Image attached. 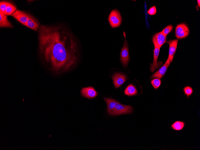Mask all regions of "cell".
<instances>
[{
	"label": "cell",
	"mask_w": 200,
	"mask_h": 150,
	"mask_svg": "<svg viewBox=\"0 0 200 150\" xmlns=\"http://www.w3.org/2000/svg\"><path fill=\"white\" fill-rule=\"evenodd\" d=\"M108 21L112 28L117 27L120 25L122 18L118 10L115 9L111 11L108 17Z\"/></svg>",
	"instance_id": "obj_2"
},
{
	"label": "cell",
	"mask_w": 200,
	"mask_h": 150,
	"mask_svg": "<svg viewBox=\"0 0 200 150\" xmlns=\"http://www.w3.org/2000/svg\"><path fill=\"white\" fill-rule=\"evenodd\" d=\"M120 60L124 67H126L129 60L128 48L127 41L125 40L120 52Z\"/></svg>",
	"instance_id": "obj_5"
},
{
	"label": "cell",
	"mask_w": 200,
	"mask_h": 150,
	"mask_svg": "<svg viewBox=\"0 0 200 150\" xmlns=\"http://www.w3.org/2000/svg\"><path fill=\"white\" fill-rule=\"evenodd\" d=\"M107 104V111L110 115H111L118 101L110 98H103Z\"/></svg>",
	"instance_id": "obj_13"
},
{
	"label": "cell",
	"mask_w": 200,
	"mask_h": 150,
	"mask_svg": "<svg viewBox=\"0 0 200 150\" xmlns=\"http://www.w3.org/2000/svg\"><path fill=\"white\" fill-rule=\"evenodd\" d=\"M189 30L187 26L183 23L178 25L175 28V36L178 39L185 38L188 35Z\"/></svg>",
	"instance_id": "obj_4"
},
{
	"label": "cell",
	"mask_w": 200,
	"mask_h": 150,
	"mask_svg": "<svg viewBox=\"0 0 200 150\" xmlns=\"http://www.w3.org/2000/svg\"><path fill=\"white\" fill-rule=\"evenodd\" d=\"M160 48H155L154 51V58L153 63L150 65V69L151 72H154L156 69L159 68L162 65L161 61L157 62V58L159 55Z\"/></svg>",
	"instance_id": "obj_10"
},
{
	"label": "cell",
	"mask_w": 200,
	"mask_h": 150,
	"mask_svg": "<svg viewBox=\"0 0 200 150\" xmlns=\"http://www.w3.org/2000/svg\"><path fill=\"white\" fill-rule=\"evenodd\" d=\"M157 12V10L156 7L153 6L151 7L148 10V13L151 15H152L155 14Z\"/></svg>",
	"instance_id": "obj_23"
},
{
	"label": "cell",
	"mask_w": 200,
	"mask_h": 150,
	"mask_svg": "<svg viewBox=\"0 0 200 150\" xmlns=\"http://www.w3.org/2000/svg\"><path fill=\"white\" fill-rule=\"evenodd\" d=\"M137 91L135 87L132 84L128 85L124 91L125 95L129 96L135 95L137 94Z\"/></svg>",
	"instance_id": "obj_16"
},
{
	"label": "cell",
	"mask_w": 200,
	"mask_h": 150,
	"mask_svg": "<svg viewBox=\"0 0 200 150\" xmlns=\"http://www.w3.org/2000/svg\"><path fill=\"white\" fill-rule=\"evenodd\" d=\"M81 93L84 97L88 99L94 98L98 94L95 89L91 86L82 88Z\"/></svg>",
	"instance_id": "obj_9"
},
{
	"label": "cell",
	"mask_w": 200,
	"mask_h": 150,
	"mask_svg": "<svg viewBox=\"0 0 200 150\" xmlns=\"http://www.w3.org/2000/svg\"><path fill=\"white\" fill-rule=\"evenodd\" d=\"M173 28L172 25H169L165 27L161 32L164 36H166L172 31Z\"/></svg>",
	"instance_id": "obj_21"
},
{
	"label": "cell",
	"mask_w": 200,
	"mask_h": 150,
	"mask_svg": "<svg viewBox=\"0 0 200 150\" xmlns=\"http://www.w3.org/2000/svg\"><path fill=\"white\" fill-rule=\"evenodd\" d=\"M184 92L186 95L189 97L193 93V90L191 87L189 86H186L183 89Z\"/></svg>",
	"instance_id": "obj_22"
},
{
	"label": "cell",
	"mask_w": 200,
	"mask_h": 150,
	"mask_svg": "<svg viewBox=\"0 0 200 150\" xmlns=\"http://www.w3.org/2000/svg\"><path fill=\"white\" fill-rule=\"evenodd\" d=\"M25 26L33 30L36 31L39 27V23L36 19L30 15Z\"/></svg>",
	"instance_id": "obj_14"
},
{
	"label": "cell",
	"mask_w": 200,
	"mask_h": 150,
	"mask_svg": "<svg viewBox=\"0 0 200 150\" xmlns=\"http://www.w3.org/2000/svg\"><path fill=\"white\" fill-rule=\"evenodd\" d=\"M170 63V59L168 57L165 63L159 70L151 76V78H156L160 79L163 77L166 73Z\"/></svg>",
	"instance_id": "obj_11"
},
{
	"label": "cell",
	"mask_w": 200,
	"mask_h": 150,
	"mask_svg": "<svg viewBox=\"0 0 200 150\" xmlns=\"http://www.w3.org/2000/svg\"><path fill=\"white\" fill-rule=\"evenodd\" d=\"M39 34L41 52L54 70H67L75 64L77 44L68 29L62 26L41 25Z\"/></svg>",
	"instance_id": "obj_1"
},
{
	"label": "cell",
	"mask_w": 200,
	"mask_h": 150,
	"mask_svg": "<svg viewBox=\"0 0 200 150\" xmlns=\"http://www.w3.org/2000/svg\"><path fill=\"white\" fill-rule=\"evenodd\" d=\"M132 111V108L131 105H124L118 101L111 115L113 116L131 113Z\"/></svg>",
	"instance_id": "obj_3"
},
{
	"label": "cell",
	"mask_w": 200,
	"mask_h": 150,
	"mask_svg": "<svg viewBox=\"0 0 200 150\" xmlns=\"http://www.w3.org/2000/svg\"><path fill=\"white\" fill-rule=\"evenodd\" d=\"M151 84L153 87L156 89H158L161 84V81L160 78H155L151 81Z\"/></svg>",
	"instance_id": "obj_19"
},
{
	"label": "cell",
	"mask_w": 200,
	"mask_h": 150,
	"mask_svg": "<svg viewBox=\"0 0 200 150\" xmlns=\"http://www.w3.org/2000/svg\"><path fill=\"white\" fill-rule=\"evenodd\" d=\"M112 79L115 87L118 88L126 81L127 78V76L123 74L117 73L114 74L113 75Z\"/></svg>",
	"instance_id": "obj_8"
},
{
	"label": "cell",
	"mask_w": 200,
	"mask_h": 150,
	"mask_svg": "<svg viewBox=\"0 0 200 150\" xmlns=\"http://www.w3.org/2000/svg\"><path fill=\"white\" fill-rule=\"evenodd\" d=\"M16 7L11 3L8 2L5 14L7 15H11L16 10Z\"/></svg>",
	"instance_id": "obj_17"
},
{
	"label": "cell",
	"mask_w": 200,
	"mask_h": 150,
	"mask_svg": "<svg viewBox=\"0 0 200 150\" xmlns=\"http://www.w3.org/2000/svg\"><path fill=\"white\" fill-rule=\"evenodd\" d=\"M178 39L168 41V43L169 45V53L168 57L170 59L171 63L173 60L177 49Z\"/></svg>",
	"instance_id": "obj_12"
},
{
	"label": "cell",
	"mask_w": 200,
	"mask_h": 150,
	"mask_svg": "<svg viewBox=\"0 0 200 150\" xmlns=\"http://www.w3.org/2000/svg\"><path fill=\"white\" fill-rule=\"evenodd\" d=\"M8 2L1 1L0 3V12L5 14Z\"/></svg>",
	"instance_id": "obj_20"
},
{
	"label": "cell",
	"mask_w": 200,
	"mask_h": 150,
	"mask_svg": "<svg viewBox=\"0 0 200 150\" xmlns=\"http://www.w3.org/2000/svg\"><path fill=\"white\" fill-rule=\"evenodd\" d=\"M152 41L155 48H160L167 42L166 36L160 32L155 34L153 36Z\"/></svg>",
	"instance_id": "obj_6"
},
{
	"label": "cell",
	"mask_w": 200,
	"mask_h": 150,
	"mask_svg": "<svg viewBox=\"0 0 200 150\" xmlns=\"http://www.w3.org/2000/svg\"><path fill=\"white\" fill-rule=\"evenodd\" d=\"M199 7H200V0H198L197 1Z\"/></svg>",
	"instance_id": "obj_24"
},
{
	"label": "cell",
	"mask_w": 200,
	"mask_h": 150,
	"mask_svg": "<svg viewBox=\"0 0 200 150\" xmlns=\"http://www.w3.org/2000/svg\"><path fill=\"white\" fill-rule=\"evenodd\" d=\"M0 27L12 28L13 26L8 19L7 15L0 12Z\"/></svg>",
	"instance_id": "obj_15"
},
{
	"label": "cell",
	"mask_w": 200,
	"mask_h": 150,
	"mask_svg": "<svg viewBox=\"0 0 200 150\" xmlns=\"http://www.w3.org/2000/svg\"><path fill=\"white\" fill-rule=\"evenodd\" d=\"M11 16L18 22L25 25L29 18L30 15L17 10Z\"/></svg>",
	"instance_id": "obj_7"
},
{
	"label": "cell",
	"mask_w": 200,
	"mask_h": 150,
	"mask_svg": "<svg viewBox=\"0 0 200 150\" xmlns=\"http://www.w3.org/2000/svg\"><path fill=\"white\" fill-rule=\"evenodd\" d=\"M184 126V123L183 122L177 121L171 125V127L176 131L182 129Z\"/></svg>",
	"instance_id": "obj_18"
}]
</instances>
